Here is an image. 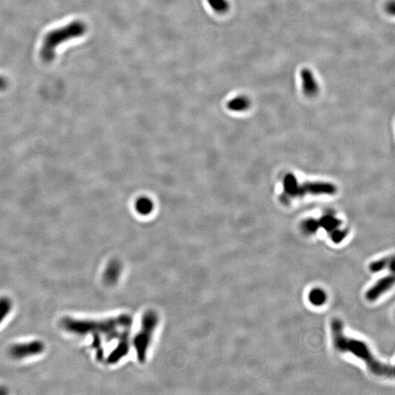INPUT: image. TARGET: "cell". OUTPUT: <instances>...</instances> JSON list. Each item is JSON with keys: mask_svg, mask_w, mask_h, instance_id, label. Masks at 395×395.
Instances as JSON below:
<instances>
[{"mask_svg": "<svg viewBox=\"0 0 395 395\" xmlns=\"http://www.w3.org/2000/svg\"><path fill=\"white\" fill-rule=\"evenodd\" d=\"M330 328L334 346L338 352L350 353L356 357L362 359L369 370L375 376L389 379L394 378V370L392 366L381 362L376 359L365 342L345 335L341 320L338 318H334L332 320Z\"/></svg>", "mask_w": 395, "mask_h": 395, "instance_id": "cell-1", "label": "cell"}, {"mask_svg": "<svg viewBox=\"0 0 395 395\" xmlns=\"http://www.w3.org/2000/svg\"><path fill=\"white\" fill-rule=\"evenodd\" d=\"M86 32V26L84 22L74 21L68 25L52 30L45 35L40 49V57L43 62H52L55 58L56 49L61 44L72 39L80 38Z\"/></svg>", "mask_w": 395, "mask_h": 395, "instance_id": "cell-2", "label": "cell"}, {"mask_svg": "<svg viewBox=\"0 0 395 395\" xmlns=\"http://www.w3.org/2000/svg\"><path fill=\"white\" fill-rule=\"evenodd\" d=\"M284 189L286 196L289 198L303 196L307 194L313 196L333 195L337 191L336 187L328 182H305L299 185L294 176L291 174L285 178Z\"/></svg>", "mask_w": 395, "mask_h": 395, "instance_id": "cell-3", "label": "cell"}, {"mask_svg": "<svg viewBox=\"0 0 395 395\" xmlns=\"http://www.w3.org/2000/svg\"><path fill=\"white\" fill-rule=\"evenodd\" d=\"M394 277L393 274L381 278L366 292V299L370 301H376L385 293L387 292L394 286Z\"/></svg>", "mask_w": 395, "mask_h": 395, "instance_id": "cell-4", "label": "cell"}, {"mask_svg": "<svg viewBox=\"0 0 395 395\" xmlns=\"http://www.w3.org/2000/svg\"><path fill=\"white\" fill-rule=\"evenodd\" d=\"M300 76L303 81V89L305 96L314 97L318 93V86L313 73L308 68H304L301 71Z\"/></svg>", "mask_w": 395, "mask_h": 395, "instance_id": "cell-5", "label": "cell"}, {"mask_svg": "<svg viewBox=\"0 0 395 395\" xmlns=\"http://www.w3.org/2000/svg\"><path fill=\"white\" fill-rule=\"evenodd\" d=\"M43 344L39 342H34L32 343L23 344L16 345L11 349V354L15 357L21 358L28 357L38 354L43 350Z\"/></svg>", "mask_w": 395, "mask_h": 395, "instance_id": "cell-6", "label": "cell"}, {"mask_svg": "<svg viewBox=\"0 0 395 395\" xmlns=\"http://www.w3.org/2000/svg\"><path fill=\"white\" fill-rule=\"evenodd\" d=\"M250 102L245 96H238L230 100L228 103V109L236 112H240L247 110L250 107Z\"/></svg>", "mask_w": 395, "mask_h": 395, "instance_id": "cell-7", "label": "cell"}, {"mask_svg": "<svg viewBox=\"0 0 395 395\" xmlns=\"http://www.w3.org/2000/svg\"><path fill=\"white\" fill-rule=\"evenodd\" d=\"M154 208L152 201L148 198H141L135 203V210L138 214L142 215H148L152 213Z\"/></svg>", "mask_w": 395, "mask_h": 395, "instance_id": "cell-8", "label": "cell"}, {"mask_svg": "<svg viewBox=\"0 0 395 395\" xmlns=\"http://www.w3.org/2000/svg\"><path fill=\"white\" fill-rule=\"evenodd\" d=\"M386 268H391L392 271H394V257L386 258L376 261L369 266V269L373 272H380Z\"/></svg>", "mask_w": 395, "mask_h": 395, "instance_id": "cell-9", "label": "cell"}, {"mask_svg": "<svg viewBox=\"0 0 395 395\" xmlns=\"http://www.w3.org/2000/svg\"><path fill=\"white\" fill-rule=\"evenodd\" d=\"M208 4L216 13L223 14L229 10V3L227 0H207Z\"/></svg>", "mask_w": 395, "mask_h": 395, "instance_id": "cell-10", "label": "cell"}, {"mask_svg": "<svg viewBox=\"0 0 395 395\" xmlns=\"http://www.w3.org/2000/svg\"><path fill=\"white\" fill-rule=\"evenodd\" d=\"M309 299L312 304L321 305L326 301L327 296L322 290L316 289L310 293Z\"/></svg>", "mask_w": 395, "mask_h": 395, "instance_id": "cell-11", "label": "cell"}, {"mask_svg": "<svg viewBox=\"0 0 395 395\" xmlns=\"http://www.w3.org/2000/svg\"><path fill=\"white\" fill-rule=\"evenodd\" d=\"M11 307V303L6 298L0 299V322L8 315Z\"/></svg>", "mask_w": 395, "mask_h": 395, "instance_id": "cell-12", "label": "cell"}, {"mask_svg": "<svg viewBox=\"0 0 395 395\" xmlns=\"http://www.w3.org/2000/svg\"><path fill=\"white\" fill-rule=\"evenodd\" d=\"M8 87V80L3 76H0V91L5 90Z\"/></svg>", "mask_w": 395, "mask_h": 395, "instance_id": "cell-13", "label": "cell"}, {"mask_svg": "<svg viewBox=\"0 0 395 395\" xmlns=\"http://www.w3.org/2000/svg\"><path fill=\"white\" fill-rule=\"evenodd\" d=\"M394 9L395 3L392 0V1H391L390 3H388L387 6H386V10H387V11L389 12V13H391V14H394Z\"/></svg>", "mask_w": 395, "mask_h": 395, "instance_id": "cell-14", "label": "cell"}]
</instances>
